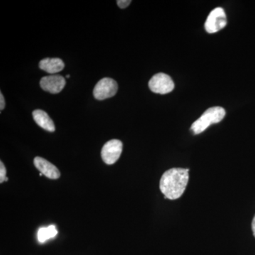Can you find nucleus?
Listing matches in <instances>:
<instances>
[{"label": "nucleus", "mask_w": 255, "mask_h": 255, "mask_svg": "<svg viewBox=\"0 0 255 255\" xmlns=\"http://www.w3.org/2000/svg\"><path fill=\"white\" fill-rule=\"evenodd\" d=\"M189 169L172 168L162 174L159 189L165 199L175 200L182 196L189 182Z\"/></svg>", "instance_id": "1"}, {"label": "nucleus", "mask_w": 255, "mask_h": 255, "mask_svg": "<svg viewBox=\"0 0 255 255\" xmlns=\"http://www.w3.org/2000/svg\"><path fill=\"white\" fill-rule=\"evenodd\" d=\"M226 110L221 107H214L208 109L199 119L191 125V130L194 134L204 132L210 126L218 124L224 119Z\"/></svg>", "instance_id": "2"}, {"label": "nucleus", "mask_w": 255, "mask_h": 255, "mask_svg": "<svg viewBox=\"0 0 255 255\" xmlns=\"http://www.w3.org/2000/svg\"><path fill=\"white\" fill-rule=\"evenodd\" d=\"M148 85L151 91L160 95L168 94L174 89L173 80L164 73L156 74L150 79Z\"/></svg>", "instance_id": "3"}, {"label": "nucleus", "mask_w": 255, "mask_h": 255, "mask_svg": "<svg viewBox=\"0 0 255 255\" xmlns=\"http://www.w3.org/2000/svg\"><path fill=\"white\" fill-rule=\"evenodd\" d=\"M118 91V85L112 78L102 79L98 82L93 90L94 97L97 100H105L114 97Z\"/></svg>", "instance_id": "4"}, {"label": "nucleus", "mask_w": 255, "mask_h": 255, "mask_svg": "<svg viewBox=\"0 0 255 255\" xmlns=\"http://www.w3.org/2000/svg\"><path fill=\"white\" fill-rule=\"evenodd\" d=\"M123 150V143L121 140L113 139L106 142L101 152L104 162L107 164H113L117 162Z\"/></svg>", "instance_id": "5"}, {"label": "nucleus", "mask_w": 255, "mask_h": 255, "mask_svg": "<svg viewBox=\"0 0 255 255\" xmlns=\"http://www.w3.org/2000/svg\"><path fill=\"white\" fill-rule=\"evenodd\" d=\"M227 24V17L224 10L221 7L213 10L205 23L206 31L209 33H216L221 31Z\"/></svg>", "instance_id": "6"}, {"label": "nucleus", "mask_w": 255, "mask_h": 255, "mask_svg": "<svg viewBox=\"0 0 255 255\" xmlns=\"http://www.w3.org/2000/svg\"><path fill=\"white\" fill-rule=\"evenodd\" d=\"M66 85L65 79L61 75H51L43 77L40 82V85L44 91L51 94L60 93Z\"/></svg>", "instance_id": "7"}, {"label": "nucleus", "mask_w": 255, "mask_h": 255, "mask_svg": "<svg viewBox=\"0 0 255 255\" xmlns=\"http://www.w3.org/2000/svg\"><path fill=\"white\" fill-rule=\"evenodd\" d=\"M35 167L44 174L46 177L51 179H57L60 177V172L58 169L46 159L41 157H36L33 160Z\"/></svg>", "instance_id": "8"}, {"label": "nucleus", "mask_w": 255, "mask_h": 255, "mask_svg": "<svg viewBox=\"0 0 255 255\" xmlns=\"http://www.w3.org/2000/svg\"><path fill=\"white\" fill-rule=\"evenodd\" d=\"M39 68L46 73L55 75L65 68V63L60 58H45L39 63Z\"/></svg>", "instance_id": "9"}, {"label": "nucleus", "mask_w": 255, "mask_h": 255, "mask_svg": "<svg viewBox=\"0 0 255 255\" xmlns=\"http://www.w3.org/2000/svg\"><path fill=\"white\" fill-rule=\"evenodd\" d=\"M33 117L37 125L42 128L49 132H54L55 130V124L53 120L50 118L48 114L44 111L36 110L33 112Z\"/></svg>", "instance_id": "10"}, {"label": "nucleus", "mask_w": 255, "mask_h": 255, "mask_svg": "<svg viewBox=\"0 0 255 255\" xmlns=\"http://www.w3.org/2000/svg\"><path fill=\"white\" fill-rule=\"evenodd\" d=\"M57 234H58V231L56 228L52 225L48 227L40 228L37 234V238L40 243H43L50 238H54Z\"/></svg>", "instance_id": "11"}, {"label": "nucleus", "mask_w": 255, "mask_h": 255, "mask_svg": "<svg viewBox=\"0 0 255 255\" xmlns=\"http://www.w3.org/2000/svg\"><path fill=\"white\" fill-rule=\"evenodd\" d=\"M6 170L4 163L0 162V183H3L8 180V178L6 177Z\"/></svg>", "instance_id": "12"}, {"label": "nucleus", "mask_w": 255, "mask_h": 255, "mask_svg": "<svg viewBox=\"0 0 255 255\" xmlns=\"http://www.w3.org/2000/svg\"><path fill=\"white\" fill-rule=\"evenodd\" d=\"M117 2L119 7L122 8V9H125L130 4L131 1L130 0H118Z\"/></svg>", "instance_id": "13"}, {"label": "nucleus", "mask_w": 255, "mask_h": 255, "mask_svg": "<svg viewBox=\"0 0 255 255\" xmlns=\"http://www.w3.org/2000/svg\"><path fill=\"white\" fill-rule=\"evenodd\" d=\"M5 107V101L2 93H0V110H4Z\"/></svg>", "instance_id": "14"}, {"label": "nucleus", "mask_w": 255, "mask_h": 255, "mask_svg": "<svg viewBox=\"0 0 255 255\" xmlns=\"http://www.w3.org/2000/svg\"><path fill=\"white\" fill-rule=\"evenodd\" d=\"M252 228H253V235H254L255 238V216L254 219H253V223H252Z\"/></svg>", "instance_id": "15"}, {"label": "nucleus", "mask_w": 255, "mask_h": 255, "mask_svg": "<svg viewBox=\"0 0 255 255\" xmlns=\"http://www.w3.org/2000/svg\"><path fill=\"white\" fill-rule=\"evenodd\" d=\"M66 78H70V75H67Z\"/></svg>", "instance_id": "16"}]
</instances>
